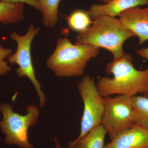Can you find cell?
Segmentation results:
<instances>
[{"mask_svg":"<svg viewBox=\"0 0 148 148\" xmlns=\"http://www.w3.org/2000/svg\"><path fill=\"white\" fill-rule=\"evenodd\" d=\"M104 148H148V130L135 124L115 136Z\"/></svg>","mask_w":148,"mask_h":148,"instance_id":"9","label":"cell"},{"mask_svg":"<svg viewBox=\"0 0 148 148\" xmlns=\"http://www.w3.org/2000/svg\"><path fill=\"white\" fill-rule=\"evenodd\" d=\"M69 28L74 32L78 33L83 32L92 25L93 21L87 11L76 10L66 16Z\"/></svg>","mask_w":148,"mask_h":148,"instance_id":"15","label":"cell"},{"mask_svg":"<svg viewBox=\"0 0 148 148\" xmlns=\"http://www.w3.org/2000/svg\"><path fill=\"white\" fill-rule=\"evenodd\" d=\"M107 132L102 124L93 128L79 139L69 141V148H104Z\"/></svg>","mask_w":148,"mask_h":148,"instance_id":"11","label":"cell"},{"mask_svg":"<svg viewBox=\"0 0 148 148\" xmlns=\"http://www.w3.org/2000/svg\"><path fill=\"white\" fill-rule=\"evenodd\" d=\"M99 51V48L93 46L73 44L68 38H59L46 65L58 77L81 76L88 61L97 57Z\"/></svg>","mask_w":148,"mask_h":148,"instance_id":"3","label":"cell"},{"mask_svg":"<svg viewBox=\"0 0 148 148\" xmlns=\"http://www.w3.org/2000/svg\"><path fill=\"white\" fill-rule=\"evenodd\" d=\"M119 20L138 37V45L148 40V5L145 8L136 7L125 11L120 14Z\"/></svg>","mask_w":148,"mask_h":148,"instance_id":"8","label":"cell"},{"mask_svg":"<svg viewBox=\"0 0 148 148\" xmlns=\"http://www.w3.org/2000/svg\"><path fill=\"white\" fill-rule=\"evenodd\" d=\"M24 4L7 3L0 1V23L15 24L24 18Z\"/></svg>","mask_w":148,"mask_h":148,"instance_id":"12","label":"cell"},{"mask_svg":"<svg viewBox=\"0 0 148 148\" xmlns=\"http://www.w3.org/2000/svg\"><path fill=\"white\" fill-rule=\"evenodd\" d=\"M135 52L142 58L148 60V48H144L136 49Z\"/></svg>","mask_w":148,"mask_h":148,"instance_id":"17","label":"cell"},{"mask_svg":"<svg viewBox=\"0 0 148 148\" xmlns=\"http://www.w3.org/2000/svg\"><path fill=\"white\" fill-rule=\"evenodd\" d=\"M54 141H55L56 144V148H62L59 143H58V140L56 138H54Z\"/></svg>","mask_w":148,"mask_h":148,"instance_id":"18","label":"cell"},{"mask_svg":"<svg viewBox=\"0 0 148 148\" xmlns=\"http://www.w3.org/2000/svg\"><path fill=\"white\" fill-rule=\"evenodd\" d=\"M27 110L26 114L21 115L14 112L9 104H0L3 116V119L0 121V129L5 134L4 141L8 145H14L20 148H34L28 139V130L38 122L39 110L38 107L30 105Z\"/></svg>","mask_w":148,"mask_h":148,"instance_id":"4","label":"cell"},{"mask_svg":"<svg viewBox=\"0 0 148 148\" xmlns=\"http://www.w3.org/2000/svg\"><path fill=\"white\" fill-rule=\"evenodd\" d=\"M42 14L43 24L47 28H53L58 20V7L61 0H38Z\"/></svg>","mask_w":148,"mask_h":148,"instance_id":"14","label":"cell"},{"mask_svg":"<svg viewBox=\"0 0 148 148\" xmlns=\"http://www.w3.org/2000/svg\"><path fill=\"white\" fill-rule=\"evenodd\" d=\"M84 105L79 139L93 128L101 124L104 110V97L98 90L94 79L89 75L83 77L77 85Z\"/></svg>","mask_w":148,"mask_h":148,"instance_id":"6","label":"cell"},{"mask_svg":"<svg viewBox=\"0 0 148 148\" xmlns=\"http://www.w3.org/2000/svg\"><path fill=\"white\" fill-rule=\"evenodd\" d=\"M145 96H146V97H148V92H147V94L146 95H144Z\"/></svg>","mask_w":148,"mask_h":148,"instance_id":"20","label":"cell"},{"mask_svg":"<svg viewBox=\"0 0 148 148\" xmlns=\"http://www.w3.org/2000/svg\"><path fill=\"white\" fill-rule=\"evenodd\" d=\"M148 5V0H112L104 4H93L87 12L95 20L103 16L115 17L130 8Z\"/></svg>","mask_w":148,"mask_h":148,"instance_id":"10","label":"cell"},{"mask_svg":"<svg viewBox=\"0 0 148 148\" xmlns=\"http://www.w3.org/2000/svg\"><path fill=\"white\" fill-rule=\"evenodd\" d=\"M131 96L104 97V110L101 124L110 140L135 125Z\"/></svg>","mask_w":148,"mask_h":148,"instance_id":"7","label":"cell"},{"mask_svg":"<svg viewBox=\"0 0 148 148\" xmlns=\"http://www.w3.org/2000/svg\"><path fill=\"white\" fill-rule=\"evenodd\" d=\"M12 51L11 49L0 45V76L4 75L10 71L11 67L5 59L12 53Z\"/></svg>","mask_w":148,"mask_h":148,"instance_id":"16","label":"cell"},{"mask_svg":"<svg viewBox=\"0 0 148 148\" xmlns=\"http://www.w3.org/2000/svg\"><path fill=\"white\" fill-rule=\"evenodd\" d=\"M132 55L125 53L121 57L107 64L106 72L113 77H102L97 87L103 97L117 94L135 96L148 92V69L138 70L132 62Z\"/></svg>","mask_w":148,"mask_h":148,"instance_id":"1","label":"cell"},{"mask_svg":"<svg viewBox=\"0 0 148 148\" xmlns=\"http://www.w3.org/2000/svg\"><path fill=\"white\" fill-rule=\"evenodd\" d=\"M135 36V34L123 27L119 19L103 16L94 20L90 27L79 33L75 44L103 48L110 51L115 60L125 53L123 49L125 42Z\"/></svg>","mask_w":148,"mask_h":148,"instance_id":"2","label":"cell"},{"mask_svg":"<svg viewBox=\"0 0 148 148\" xmlns=\"http://www.w3.org/2000/svg\"><path fill=\"white\" fill-rule=\"evenodd\" d=\"M131 104L135 124L148 130V97L145 95L132 96Z\"/></svg>","mask_w":148,"mask_h":148,"instance_id":"13","label":"cell"},{"mask_svg":"<svg viewBox=\"0 0 148 148\" xmlns=\"http://www.w3.org/2000/svg\"><path fill=\"white\" fill-rule=\"evenodd\" d=\"M40 32L39 27H36L31 23L27 33L24 35L22 36L16 32H12L10 35V39L16 42L17 48L14 53L9 56L8 60L10 64H16L18 66L16 71L18 77H27L34 85L39 98L40 107L42 109L47 102L46 96L42 90L41 84L36 77L31 54L32 42Z\"/></svg>","mask_w":148,"mask_h":148,"instance_id":"5","label":"cell"},{"mask_svg":"<svg viewBox=\"0 0 148 148\" xmlns=\"http://www.w3.org/2000/svg\"><path fill=\"white\" fill-rule=\"evenodd\" d=\"M99 1L103 2L105 3H107L110 2L112 0H99Z\"/></svg>","mask_w":148,"mask_h":148,"instance_id":"19","label":"cell"}]
</instances>
